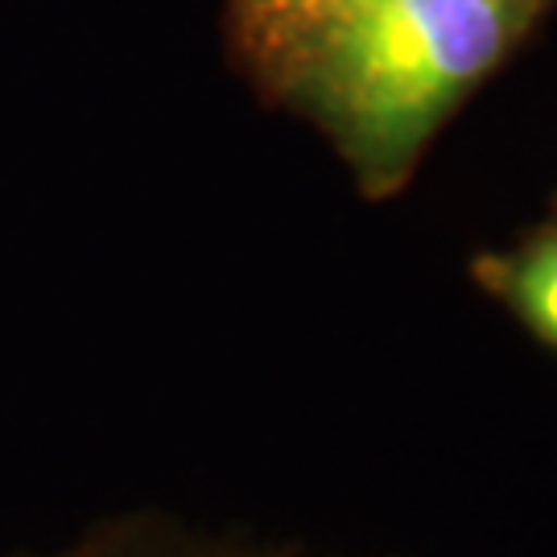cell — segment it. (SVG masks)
Listing matches in <instances>:
<instances>
[{"label": "cell", "mask_w": 557, "mask_h": 557, "mask_svg": "<svg viewBox=\"0 0 557 557\" xmlns=\"http://www.w3.org/2000/svg\"><path fill=\"white\" fill-rule=\"evenodd\" d=\"M557 0H368L331 25L269 103L310 124L363 199H397L455 112Z\"/></svg>", "instance_id": "obj_1"}, {"label": "cell", "mask_w": 557, "mask_h": 557, "mask_svg": "<svg viewBox=\"0 0 557 557\" xmlns=\"http://www.w3.org/2000/svg\"><path fill=\"white\" fill-rule=\"evenodd\" d=\"M25 557H306L289 545L236 533V529H211L174 512H120L96 520L71 541Z\"/></svg>", "instance_id": "obj_2"}, {"label": "cell", "mask_w": 557, "mask_h": 557, "mask_svg": "<svg viewBox=\"0 0 557 557\" xmlns=\"http://www.w3.org/2000/svg\"><path fill=\"white\" fill-rule=\"evenodd\" d=\"M359 4L368 0H227L232 62L260 100H269L285 71Z\"/></svg>", "instance_id": "obj_3"}, {"label": "cell", "mask_w": 557, "mask_h": 557, "mask_svg": "<svg viewBox=\"0 0 557 557\" xmlns=\"http://www.w3.org/2000/svg\"><path fill=\"white\" fill-rule=\"evenodd\" d=\"M467 273L524 335L557 351V215L504 248L475 252Z\"/></svg>", "instance_id": "obj_4"}]
</instances>
